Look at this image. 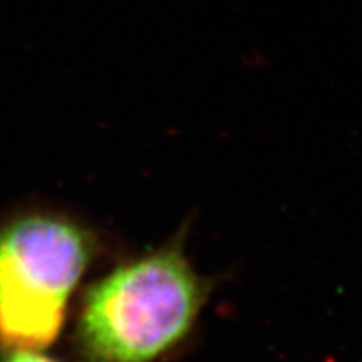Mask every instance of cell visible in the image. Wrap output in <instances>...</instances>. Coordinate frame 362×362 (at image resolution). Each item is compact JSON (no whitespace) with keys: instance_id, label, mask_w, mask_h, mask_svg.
<instances>
[{"instance_id":"obj_1","label":"cell","mask_w":362,"mask_h":362,"mask_svg":"<svg viewBox=\"0 0 362 362\" xmlns=\"http://www.w3.org/2000/svg\"><path fill=\"white\" fill-rule=\"evenodd\" d=\"M197 274L176 248L117 267L86 293L79 341L90 362H153L202 309Z\"/></svg>"},{"instance_id":"obj_3","label":"cell","mask_w":362,"mask_h":362,"mask_svg":"<svg viewBox=\"0 0 362 362\" xmlns=\"http://www.w3.org/2000/svg\"><path fill=\"white\" fill-rule=\"evenodd\" d=\"M4 362H56L37 351H11Z\"/></svg>"},{"instance_id":"obj_2","label":"cell","mask_w":362,"mask_h":362,"mask_svg":"<svg viewBox=\"0 0 362 362\" xmlns=\"http://www.w3.org/2000/svg\"><path fill=\"white\" fill-rule=\"evenodd\" d=\"M90 255L84 230L57 216H24L0 230L4 349L39 351L56 341Z\"/></svg>"}]
</instances>
